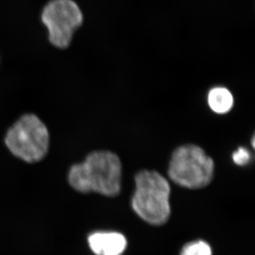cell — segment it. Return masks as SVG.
I'll use <instances>...</instances> for the list:
<instances>
[{"instance_id": "6da1fadb", "label": "cell", "mask_w": 255, "mask_h": 255, "mask_svg": "<svg viewBox=\"0 0 255 255\" xmlns=\"http://www.w3.org/2000/svg\"><path fill=\"white\" fill-rule=\"evenodd\" d=\"M68 179L71 187L78 192L113 197L122 190V161L112 151H94L83 162L70 167Z\"/></svg>"}, {"instance_id": "7a4b0ae2", "label": "cell", "mask_w": 255, "mask_h": 255, "mask_svg": "<svg viewBox=\"0 0 255 255\" xmlns=\"http://www.w3.org/2000/svg\"><path fill=\"white\" fill-rule=\"evenodd\" d=\"M131 206L144 221L153 226L167 222L171 214V188L168 180L155 170L142 169L135 174Z\"/></svg>"}, {"instance_id": "3957f363", "label": "cell", "mask_w": 255, "mask_h": 255, "mask_svg": "<svg viewBox=\"0 0 255 255\" xmlns=\"http://www.w3.org/2000/svg\"><path fill=\"white\" fill-rule=\"evenodd\" d=\"M214 159L194 144L179 146L172 152L167 169L171 180L189 189L206 187L214 176Z\"/></svg>"}, {"instance_id": "277c9868", "label": "cell", "mask_w": 255, "mask_h": 255, "mask_svg": "<svg viewBox=\"0 0 255 255\" xmlns=\"http://www.w3.org/2000/svg\"><path fill=\"white\" fill-rule=\"evenodd\" d=\"M4 142L15 157L28 163H35L42 160L48 153L49 132L36 115L26 114L9 128Z\"/></svg>"}, {"instance_id": "5b68a950", "label": "cell", "mask_w": 255, "mask_h": 255, "mask_svg": "<svg viewBox=\"0 0 255 255\" xmlns=\"http://www.w3.org/2000/svg\"><path fill=\"white\" fill-rule=\"evenodd\" d=\"M41 20L50 43L64 49L70 46L74 33L81 26L83 15L73 0H50L43 8Z\"/></svg>"}, {"instance_id": "8992f818", "label": "cell", "mask_w": 255, "mask_h": 255, "mask_svg": "<svg viewBox=\"0 0 255 255\" xmlns=\"http://www.w3.org/2000/svg\"><path fill=\"white\" fill-rule=\"evenodd\" d=\"M90 250L96 255H122L127 248V240L122 233L96 231L87 238Z\"/></svg>"}, {"instance_id": "52a82bcc", "label": "cell", "mask_w": 255, "mask_h": 255, "mask_svg": "<svg viewBox=\"0 0 255 255\" xmlns=\"http://www.w3.org/2000/svg\"><path fill=\"white\" fill-rule=\"evenodd\" d=\"M208 104L211 110L219 114H227L232 110L234 98L232 93L225 87H215L210 90Z\"/></svg>"}, {"instance_id": "ba28073f", "label": "cell", "mask_w": 255, "mask_h": 255, "mask_svg": "<svg viewBox=\"0 0 255 255\" xmlns=\"http://www.w3.org/2000/svg\"><path fill=\"white\" fill-rule=\"evenodd\" d=\"M180 255H212V250L205 241H193L182 248Z\"/></svg>"}, {"instance_id": "9c48e42d", "label": "cell", "mask_w": 255, "mask_h": 255, "mask_svg": "<svg viewBox=\"0 0 255 255\" xmlns=\"http://www.w3.org/2000/svg\"><path fill=\"white\" fill-rule=\"evenodd\" d=\"M251 154L245 147H241L233 152V160L237 165L244 166L249 162Z\"/></svg>"}, {"instance_id": "30bf717a", "label": "cell", "mask_w": 255, "mask_h": 255, "mask_svg": "<svg viewBox=\"0 0 255 255\" xmlns=\"http://www.w3.org/2000/svg\"><path fill=\"white\" fill-rule=\"evenodd\" d=\"M252 144H253V148H255V135H253V139H252Z\"/></svg>"}]
</instances>
